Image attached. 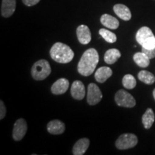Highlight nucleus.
Here are the masks:
<instances>
[{
    "instance_id": "6ab92c4d",
    "label": "nucleus",
    "mask_w": 155,
    "mask_h": 155,
    "mask_svg": "<svg viewBox=\"0 0 155 155\" xmlns=\"http://www.w3.org/2000/svg\"><path fill=\"white\" fill-rule=\"evenodd\" d=\"M134 61L137 65L141 68H147L150 65V58L142 51L134 55Z\"/></svg>"
},
{
    "instance_id": "5701e85b",
    "label": "nucleus",
    "mask_w": 155,
    "mask_h": 155,
    "mask_svg": "<svg viewBox=\"0 0 155 155\" xmlns=\"http://www.w3.org/2000/svg\"><path fill=\"white\" fill-rule=\"evenodd\" d=\"M99 35L108 43H114L116 41V39H117L116 35L114 32L104 28L100 29Z\"/></svg>"
},
{
    "instance_id": "7ed1b4c3",
    "label": "nucleus",
    "mask_w": 155,
    "mask_h": 155,
    "mask_svg": "<svg viewBox=\"0 0 155 155\" xmlns=\"http://www.w3.org/2000/svg\"><path fill=\"white\" fill-rule=\"evenodd\" d=\"M136 40L142 48L146 49L155 48V36L148 27H142L137 31Z\"/></svg>"
},
{
    "instance_id": "aec40b11",
    "label": "nucleus",
    "mask_w": 155,
    "mask_h": 155,
    "mask_svg": "<svg viewBox=\"0 0 155 155\" xmlns=\"http://www.w3.org/2000/svg\"><path fill=\"white\" fill-rule=\"evenodd\" d=\"M155 116L152 108H147L144 115L142 116V124L146 129H149L152 127L154 122Z\"/></svg>"
},
{
    "instance_id": "393cba45",
    "label": "nucleus",
    "mask_w": 155,
    "mask_h": 155,
    "mask_svg": "<svg viewBox=\"0 0 155 155\" xmlns=\"http://www.w3.org/2000/svg\"><path fill=\"white\" fill-rule=\"evenodd\" d=\"M6 112H7V110H6L5 104L2 101H0V119H3L5 117Z\"/></svg>"
},
{
    "instance_id": "f03ea898",
    "label": "nucleus",
    "mask_w": 155,
    "mask_h": 155,
    "mask_svg": "<svg viewBox=\"0 0 155 155\" xmlns=\"http://www.w3.org/2000/svg\"><path fill=\"white\" fill-rule=\"evenodd\" d=\"M50 57L53 61L59 63H68L73 59L74 53L67 45L56 42L50 51Z\"/></svg>"
},
{
    "instance_id": "ddd939ff",
    "label": "nucleus",
    "mask_w": 155,
    "mask_h": 155,
    "mask_svg": "<svg viewBox=\"0 0 155 155\" xmlns=\"http://www.w3.org/2000/svg\"><path fill=\"white\" fill-rule=\"evenodd\" d=\"M47 129L51 134H61L65 130V126L63 122L60 120H53L48 124Z\"/></svg>"
},
{
    "instance_id": "9b49d317",
    "label": "nucleus",
    "mask_w": 155,
    "mask_h": 155,
    "mask_svg": "<svg viewBox=\"0 0 155 155\" xmlns=\"http://www.w3.org/2000/svg\"><path fill=\"white\" fill-rule=\"evenodd\" d=\"M69 88V81L65 78H60L53 83L51 87V92L55 95L65 94Z\"/></svg>"
},
{
    "instance_id": "4468645a",
    "label": "nucleus",
    "mask_w": 155,
    "mask_h": 155,
    "mask_svg": "<svg viewBox=\"0 0 155 155\" xmlns=\"http://www.w3.org/2000/svg\"><path fill=\"white\" fill-rule=\"evenodd\" d=\"M114 11L115 14L117 15L119 18L125 21L130 20L131 18V13L127 6L122 4H117L114 6Z\"/></svg>"
},
{
    "instance_id": "f3484780",
    "label": "nucleus",
    "mask_w": 155,
    "mask_h": 155,
    "mask_svg": "<svg viewBox=\"0 0 155 155\" xmlns=\"http://www.w3.org/2000/svg\"><path fill=\"white\" fill-rule=\"evenodd\" d=\"M101 22L106 28L111 29V30H116L119 26V20L114 17L108 14L102 15L101 17Z\"/></svg>"
},
{
    "instance_id": "a211bd4d",
    "label": "nucleus",
    "mask_w": 155,
    "mask_h": 155,
    "mask_svg": "<svg viewBox=\"0 0 155 155\" xmlns=\"http://www.w3.org/2000/svg\"><path fill=\"white\" fill-rule=\"evenodd\" d=\"M121 53L118 49L112 48V49L108 50L104 55V61L107 64L111 65L116 63L121 57Z\"/></svg>"
},
{
    "instance_id": "6e6552de",
    "label": "nucleus",
    "mask_w": 155,
    "mask_h": 155,
    "mask_svg": "<svg viewBox=\"0 0 155 155\" xmlns=\"http://www.w3.org/2000/svg\"><path fill=\"white\" fill-rule=\"evenodd\" d=\"M28 130L27 122L24 119H17L14 124L12 137L15 141H20L24 138Z\"/></svg>"
},
{
    "instance_id": "2eb2a0df",
    "label": "nucleus",
    "mask_w": 155,
    "mask_h": 155,
    "mask_svg": "<svg viewBox=\"0 0 155 155\" xmlns=\"http://www.w3.org/2000/svg\"><path fill=\"white\" fill-rule=\"evenodd\" d=\"M90 141L87 138H82L76 141L73 148V154L74 155H83L88 150Z\"/></svg>"
},
{
    "instance_id": "dca6fc26",
    "label": "nucleus",
    "mask_w": 155,
    "mask_h": 155,
    "mask_svg": "<svg viewBox=\"0 0 155 155\" xmlns=\"http://www.w3.org/2000/svg\"><path fill=\"white\" fill-rule=\"evenodd\" d=\"M113 74L112 70L108 67H101L95 73V78L97 82L103 83L106 82Z\"/></svg>"
},
{
    "instance_id": "bb28decb",
    "label": "nucleus",
    "mask_w": 155,
    "mask_h": 155,
    "mask_svg": "<svg viewBox=\"0 0 155 155\" xmlns=\"http://www.w3.org/2000/svg\"><path fill=\"white\" fill-rule=\"evenodd\" d=\"M153 97H154V98L155 100V88L154 89V91H153Z\"/></svg>"
},
{
    "instance_id": "a878e982",
    "label": "nucleus",
    "mask_w": 155,
    "mask_h": 155,
    "mask_svg": "<svg viewBox=\"0 0 155 155\" xmlns=\"http://www.w3.org/2000/svg\"><path fill=\"white\" fill-rule=\"evenodd\" d=\"M40 0H22L23 3L28 7H32L40 2Z\"/></svg>"
},
{
    "instance_id": "f257e3e1",
    "label": "nucleus",
    "mask_w": 155,
    "mask_h": 155,
    "mask_svg": "<svg viewBox=\"0 0 155 155\" xmlns=\"http://www.w3.org/2000/svg\"><path fill=\"white\" fill-rule=\"evenodd\" d=\"M99 55L94 48H90L85 51L78 64V71L83 76H89L94 72L98 63Z\"/></svg>"
},
{
    "instance_id": "20e7f679",
    "label": "nucleus",
    "mask_w": 155,
    "mask_h": 155,
    "mask_svg": "<svg viewBox=\"0 0 155 155\" xmlns=\"http://www.w3.org/2000/svg\"><path fill=\"white\" fill-rule=\"evenodd\" d=\"M51 73L50 63L46 60H40L35 63L31 70V74L35 80L42 81Z\"/></svg>"
},
{
    "instance_id": "4be33fe9",
    "label": "nucleus",
    "mask_w": 155,
    "mask_h": 155,
    "mask_svg": "<svg viewBox=\"0 0 155 155\" xmlns=\"http://www.w3.org/2000/svg\"><path fill=\"white\" fill-rule=\"evenodd\" d=\"M122 84L125 88L133 89L137 86V81L132 75L127 74L122 79Z\"/></svg>"
},
{
    "instance_id": "f8f14e48",
    "label": "nucleus",
    "mask_w": 155,
    "mask_h": 155,
    "mask_svg": "<svg viewBox=\"0 0 155 155\" xmlns=\"http://www.w3.org/2000/svg\"><path fill=\"white\" fill-rule=\"evenodd\" d=\"M16 9V0H2L1 15L4 17H11Z\"/></svg>"
},
{
    "instance_id": "1a4fd4ad",
    "label": "nucleus",
    "mask_w": 155,
    "mask_h": 155,
    "mask_svg": "<svg viewBox=\"0 0 155 155\" xmlns=\"http://www.w3.org/2000/svg\"><path fill=\"white\" fill-rule=\"evenodd\" d=\"M76 35L78 41L83 45L88 44L91 40V33L88 27L86 25H81L78 27Z\"/></svg>"
},
{
    "instance_id": "39448f33",
    "label": "nucleus",
    "mask_w": 155,
    "mask_h": 155,
    "mask_svg": "<svg viewBox=\"0 0 155 155\" xmlns=\"http://www.w3.org/2000/svg\"><path fill=\"white\" fill-rule=\"evenodd\" d=\"M138 143L137 136L133 134H124L116 141V147L119 150H124L133 148Z\"/></svg>"
},
{
    "instance_id": "b1692460",
    "label": "nucleus",
    "mask_w": 155,
    "mask_h": 155,
    "mask_svg": "<svg viewBox=\"0 0 155 155\" xmlns=\"http://www.w3.org/2000/svg\"><path fill=\"white\" fill-rule=\"evenodd\" d=\"M141 51L146 54L150 59L155 58V48H153V49H146V48H142Z\"/></svg>"
},
{
    "instance_id": "9d476101",
    "label": "nucleus",
    "mask_w": 155,
    "mask_h": 155,
    "mask_svg": "<svg viewBox=\"0 0 155 155\" xmlns=\"http://www.w3.org/2000/svg\"><path fill=\"white\" fill-rule=\"evenodd\" d=\"M71 94L75 99L81 101L83 99L86 95V89L83 83L80 81H75L72 83Z\"/></svg>"
},
{
    "instance_id": "412c9836",
    "label": "nucleus",
    "mask_w": 155,
    "mask_h": 155,
    "mask_svg": "<svg viewBox=\"0 0 155 155\" xmlns=\"http://www.w3.org/2000/svg\"><path fill=\"white\" fill-rule=\"evenodd\" d=\"M138 78L141 82L151 85L155 82V77L152 73L147 71H141L138 73Z\"/></svg>"
},
{
    "instance_id": "423d86ee",
    "label": "nucleus",
    "mask_w": 155,
    "mask_h": 155,
    "mask_svg": "<svg viewBox=\"0 0 155 155\" xmlns=\"http://www.w3.org/2000/svg\"><path fill=\"white\" fill-rule=\"evenodd\" d=\"M115 101L118 106L122 107L133 108L136 105V100L131 94L124 90H119L115 95Z\"/></svg>"
},
{
    "instance_id": "0eeeda50",
    "label": "nucleus",
    "mask_w": 155,
    "mask_h": 155,
    "mask_svg": "<svg viewBox=\"0 0 155 155\" xmlns=\"http://www.w3.org/2000/svg\"><path fill=\"white\" fill-rule=\"evenodd\" d=\"M103 97L100 88L95 83H90L88 87L87 93V102L89 105H96L101 101Z\"/></svg>"
}]
</instances>
